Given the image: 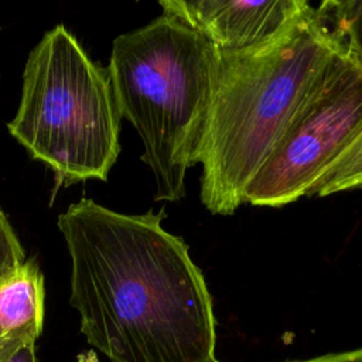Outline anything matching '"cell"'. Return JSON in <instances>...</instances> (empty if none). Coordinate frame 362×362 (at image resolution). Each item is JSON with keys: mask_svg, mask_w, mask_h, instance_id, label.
Listing matches in <instances>:
<instances>
[{"mask_svg": "<svg viewBox=\"0 0 362 362\" xmlns=\"http://www.w3.org/2000/svg\"><path fill=\"white\" fill-rule=\"evenodd\" d=\"M317 11L337 49L362 71V0H325Z\"/></svg>", "mask_w": 362, "mask_h": 362, "instance_id": "obj_8", "label": "cell"}, {"mask_svg": "<svg viewBox=\"0 0 362 362\" xmlns=\"http://www.w3.org/2000/svg\"><path fill=\"white\" fill-rule=\"evenodd\" d=\"M0 362H37L35 342H25L0 355Z\"/></svg>", "mask_w": 362, "mask_h": 362, "instance_id": "obj_11", "label": "cell"}, {"mask_svg": "<svg viewBox=\"0 0 362 362\" xmlns=\"http://www.w3.org/2000/svg\"><path fill=\"white\" fill-rule=\"evenodd\" d=\"M362 133V71L337 51L245 194V204L280 208L308 197Z\"/></svg>", "mask_w": 362, "mask_h": 362, "instance_id": "obj_5", "label": "cell"}, {"mask_svg": "<svg viewBox=\"0 0 362 362\" xmlns=\"http://www.w3.org/2000/svg\"><path fill=\"white\" fill-rule=\"evenodd\" d=\"M163 13L201 33L218 51L262 47L287 30L311 4L305 0H160Z\"/></svg>", "mask_w": 362, "mask_h": 362, "instance_id": "obj_6", "label": "cell"}, {"mask_svg": "<svg viewBox=\"0 0 362 362\" xmlns=\"http://www.w3.org/2000/svg\"><path fill=\"white\" fill-rule=\"evenodd\" d=\"M122 115L107 68L95 62L64 25L31 49L8 133L54 173L61 187L106 181L120 153Z\"/></svg>", "mask_w": 362, "mask_h": 362, "instance_id": "obj_4", "label": "cell"}, {"mask_svg": "<svg viewBox=\"0 0 362 362\" xmlns=\"http://www.w3.org/2000/svg\"><path fill=\"white\" fill-rule=\"evenodd\" d=\"M44 276L35 259L0 286V355L35 342L44 321Z\"/></svg>", "mask_w": 362, "mask_h": 362, "instance_id": "obj_7", "label": "cell"}, {"mask_svg": "<svg viewBox=\"0 0 362 362\" xmlns=\"http://www.w3.org/2000/svg\"><path fill=\"white\" fill-rule=\"evenodd\" d=\"M218 62L201 33L164 13L113 41L107 71L120 115L141 139L154 201L185 195L187 170L201 158Z\"/></svg>", "mask_w": 362, "mask_h": 362, "instance_id": "obj_3", "label": "cell"}, {"mask_svg": "<svg viewBox=\"0 0 362 362\" xmlns=\"http://www.w3.org/2000/svg\"><path fill=\"white\" fill-rule=\"evenodd\" d=\"M359 188H362V133L315 182L308 197H328Z\"/></svg>", "mask_w": 362, "mask_h": 362, "instance_id": "obj_9", "label": "cell"}, {"mask_svg": "<svg viewBox=\"0 0 362 362\" xmlns=\"http://www.w3.org/2000/svg\"><path fill=\"white\" fill-rule=\"evenodd\" d=\"M25 262L24 247L7 215L0 208V286L13 279Z\"/></svg>", "mask_w": 362, "mask_h": 362, "instance_id": "obj_10", "label": "cell"}, {"mask_svg": "<svg viewBox=\"0 0 362 362\" xmlns=\"http://www.w3.org/2000/svg\"><path fill=\"white\" fill-rule=\"evenodd\" d=\"M337 47L310 6L273 41L218 51V76L201 147V202L232 215Z\"/></svg>", "mask_w": 362, "mask_h": 362, "instance_id": "obj_2", "label": "cell"}, {"mask_svg": "<svg viewBox=\"0 0 362 362\" xmlns=\"http://www.w3.org/2000/svg\"><path fill=\"white\" fill-rule=\"evenodd\" d=\"M164 209L129 215L81 198L58 216L69 303L110 362H214L215 315L201 269Z\"/></svg>", "mask_w": 362, "mask_h": 362, "instance_id": "obj_1", "label": "cell"}]
</instances>
